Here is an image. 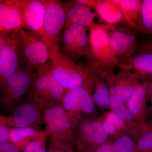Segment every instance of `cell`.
I'll return each instance as SVG.
<instances>
[{
    "label": "cell",
    "instance_id": "1",
    "mask_svg": "<svg viewBox=\"0 0 152 152\" xmlns=\"http://www.w3.org/2000/svg\"><path fill=\"white\" fill-rule=\"evenodd\" d=\"M52 76L66 90L83 86L92 77L93 71L88 64L77 62L59 52L47 65Z\"/></svg>",
    "mask_w": 152,
    "mask_h": 152
},
{
    "label": "cell",
    "instance_id": "2",
    "mask_svg": "<svg viewBox=\"0 0 152 152\" xmlns=\"http://www.w3.org/2000/svg\"><path fill=\"white\" fill-rule=\"evenodd\" d=\"M111 25L94 23L88 28L92 60L88 64L91 67L101 72L114 69L119 66L109 41V31Z\"/></svg>",
    "mask_w": 152,
    "mask_h": 152
},
{
    "label": "cell",
    "instance_id": "3",
    "mask_svg": "<svg viewBox=\"0 0 152 152\" xmlns=\"http://www.w3.org/2000/svg\"><path fill=\"white\" fill-rule=\"evenodd\" d=\"M66 91L52 76L47 66L38 72L25 98L34 103L45 112L59 104Z\"/></svg>",
    "mask_w": 152,
    "mask_h": 152
},
{
    "label": "cell",
    "instance_id": "4",
    "mask_svg": "<svg viewBox=\"0 0 152 152\" xmlns=\"http://www.w3.org/2000/svg\"><path fill=\"white\" fill-rule=\"evenodd\" d=\"M22 66L38 72L48 65L50 51L42 39L36 34L22 28L18 32Z\"/></svg>",
    "mask_w": 152,
    "mask_h": 152
},
{
    "label": "cell",
    "instance_id": "5",
    "mask_svg": "<svg viewBox=\"0 0 152 152\" xmlns=\"http://www.w3.org/2000/svg\"><path fill=\"white\" fill-rule=\"evenodd\" d=\"M38 72L21 66L8 79L0 91V112L12 114L22 102Z\"/></svg>",
    "mask_w": 152,
    "mask_h": 152
},
{
    "label": "cell",
    "instance_id": "6",
    "mask_svg": "<svg viewBox=\"0 0 152 152\" xmlns=\"http://www.w3.org/2000/svg\"><path fill=\"white\" fill-rule=\"evenodd\" d=\"M94 88L92 74V77L83 86L67 91L60 103L75 126L82 118L94 115L96 106L92 97Z\"/></svg>",
    "mask_w": 152,
    "mask_h": 152
},
{
    "label": "cell",
    "instance_id": "7",
    "mask_svg": "<svg viewBox=\"0 0 152 152\" xmlns=\"http://www.w3.org/2000/svg\"><path fill=\"white\" fill-rule=\"evenodd\" d=\"M45 121L51 142L76 148V128L60 104L45 111Z\"/></svg>",
    "mask_w": 152,
    "mask_h": 152
},
{
    "label": "cell",
    "instance_id": "8",
    "mask_svg": "<svg viewBox=\"0 0 152 152\" xmlns=\"http://www.w3.org/2000/svg\"><path fill=\"white\" fill-rule=\"evenodd\" d=\"M76 148L80 152H93L110 137L99 118H82L75 125Z\"/></svg>",
    "mask_w": 152,
    "mask_h": 152
},
{
    "label": "cell",
    "instance_id": "9",
    "mask_svg": "<svg viewBox=\"0 0 152 152\" xmlns=\"http://www.w3.org/2000/svg\"><path fill=\"white\" fill-rule=\"evenodd\" d=\"M45 7L44 28L56 55L60 52V42L66 25L67 12L74 2L57 0H41Z\"/></svg>",
    "mask_w": 152,
    "mask_h": 152
},
{
    "label": "cell",
    "instance_id": "10",
    "mask_svg": "<svg viewBox=\"0 0 152 152\" xmlns=\"http://www.w3.org/2000/svg\"><path fill=\"white\" fill-rule=\"evenodd\" d=\"M45 7L41 0H23L22 28L40 37L48 48L50 61L57 56L50 43L44 28Z\"/></svg>",
    "mask_w": 152,
    "mask_h": 152
},
{
    "label": "cell",
    "instance_id": "11",
    "mask_svg": "<svg viewBox=\"0 0 152 152\" xmlns=\"http://www.w3.org/2000/svg\"><path fill=\"white\" fill-rule=\"evenodd\" d=\"M111 25L109 31V41L119 65L134 56L139 47L138 33L128 26Z\"/></svg>",
    "mask_w": 152,
    "mask_h": 152
},
{
    "label": "cell",
    "instance_id": "12",
    "mask_svg": "<svg viewBox=\"0 0 152 152\" xmlns=\"http://www.w3.org/2000/svg\"><path fill=\"white\" fill-rule=\"evenodd\" d=\"M108 87L111 96L122 100L126 104L140 82L131 72L119 69L115 73L114 69L102 73Z\"/></svg>",
    "mask_w": 152,
    "mask_h": 152
},
{
    "label": "cell",
    "instance_id": "13",
    "mask_svg": "<svg viewBox=\"0 0 152 152\" xmlns=\"http://www.w3.org/2000/svg\"><path fill=\"white\" fill-rule=\"evenodd\" d=\"M18 32L11 33L8 42L0 50V91L8 79L22 66Z\"/></svg>",
    "mask_w": 152,
    "mask_h": 152
},
{
    "label": "cell",
    "instance_id": "14",
    "mask_svg": "<svg viewBox=\"0 0 152 152\" xmlns=\"http://www.w3.org/2000/svg\"><path fill=\"white\" fill-rule=\"evenodd\" d=\"M7 125L11 128L36 127L45 124V111L37 105L24 98L15 109L11 115H8Z\"/></svg>",
    "mask_w": 152,
    "mask_h": 152
},
{
    "label": "cell",
    "instance_id": "15",
    "mask_svg": "<svg viewBox=\"0 0 152 152\" xmlns=\"http://www.w3.org/2000/svg\"><path fill=\"white\" fill-rule=\"evenodd\" d=\"M23 0H0V31L10 33L22 28Z\"/></svg>",
    "mask_w": 152,
    "mask_h": 152
},
{
    "label": "cell",
    "instance_id": "16",
    "mask_svg": "<svg viewBox=\"0 0 152 152\" xmlns=\"http://www.w3.org/2000/svg\"><path fill=\"white\" fill-rule=\"evenodd\" d=\"M118 67L130 71L142 83L152 81V53L134 55Z\"/></svg>",
    "mask_w": 152,
    "mask_h": 152
},
{
    "label": "cell",
    "instance_id": "17",
    "mask_svg": "<svg viewBox=\"0 0 152 152\" xmlns=\"http://www.w3.org/2000/svg\"><path fill=\"white\" fill-rule=\"evenodd\" d=\"M147 83L140 82L126 103L136 121L139 124L147 122Z\"/></svg>",
    "mask_w": 152,
    "mask_h": 152
},
{
    "label": "cell",
    "instance_id": "18",
    "mask_svg": "<svg viewBox=\"0 0 152 152\" xmlns=\"http://www.w3.org/2000/svg\"><path fill=\"white\" fill-rule=\"evenodd\" d=\"M113 1L119 7L128 26L142 33V0Z\"/></svg>",
    "mask_w": 152,
    "mask_h": 152
},
{
    "label": "cell",
    "instance_id": "19",
    "mask_svg": "<svg viewBox=\"0 0 152 152\" xmlns=\"http://www.w3.org/2000/svg\"><path fill=\"white\" fill-rule=\"evenodd\" d=\"M48 134L45 129H39L36 127L11 128L9 142L21 152L32 141Z\"/></svg>",
    "mask_w": 152,
    "mask_h": 152
},
{
    "label": "cell",
    "instance_id": "20",
    "mask_svg": "<svg viewBox=\"0 0 152 152\" xmlns=\"http://www.w3.org/2000/svg\"><path fill=\"white\" fill-rule=\"evenodd\" d=\"M96 16V14L93 12L88 7L74 1L67 12L66 25H80L88 29L94 23Z\"/></svg>",
    "mask_w": 152,
    "mask_h": 152
},
{
    "label": "cell",
    "instance_id": "21",
    "mask_svg": "<svg viewBox=\"0 0 152 152\" xmlns=\"http://www.w3.org/2000/svg\"><path fill=\"white\" fill-rule=\"evenodd\" d=\"M94 88L92 97L95 105L101 110H110L111 95L102 72L92 69Z\"/></svg>",
    "mask_w": 152,
    "mask_h": 152
},
{
    "label": "cell",
    "instance_id": "22",
    "mask_svg": "<svg viewBox=\"0 0 152 152\" xmlns=\"http://www.w3.org/2000/svg\"><path fill=\"white\" fill-rule=\"evenodd\" d=\"M94 10L97 15L107 24L118 25L125 22L119 7L113 0H97Z\"/></svg>",
    "mask_w": 152,
    "mask_h": 152
},
{
    "label": "cell",
    "instance_id": "23",
    "mask_svg": "<svg viewBox=\"0 0 152 152\" xmlns=\"http://www.w3.org/2000/svg\"><path fill=\"white\" fill-rule=\"evenodd\" d=\"M136 144V152H152V130L146 123L138 124L128 132Z\"/></svg>",
    "mask_w": 152,
    "mask_h": 152
},
{
    "label": "cell",
    "instance_id": "24",
    "mask_svg": "<svg viewBox=\"0 0 152 152\" xmlns=\"http://www.w3.org/2000/svg\"><path fill=\"white\" fill-rule=\"evenodd\" d=\"M66 26H69L75 36L77 58L85 57L88 59V63L90 62L92 56L87 29L78 25L68 24Z\"/></svg>",
    "mask_w": 152,
    "mask_h": 152
},
{
    "label": "cell",
    "instance_id": "25",
    "mask_svg": "<svg viewBox=\"0 0 152 152\" xmlns=\"http://www.w3.org/2000/svg\"><path fill=\"white\" fill-rule=\"evenodd\" d=\"M110 110L124 121L129 130L139 124L136 121L126 104L118 98L111 96Z\"/></svg>",
    "mask_w": 152,
    "mask_h": 152
},
{
    "label": "cell",
    "instance_id": "26",
    "mask_svg": "<svg viewBox=\"0 0 152 152\" xmlns=\"http://www.w3.org/2000/svg\"><path fill=\"white\" fill-rule=\"evenodd\" d=\"M62 46L60 51L63 54L71 58H77L75 40L72 32L67 26L62 34Z\"/></svg>",
    "mask_w": 152,
    "mask_h": 152
},
{
    "label": "cell",
    "instance_id": "27",
    "mask_svg": "<svg viewBox=\"0 0 152 152\" xmlns=\"http://www.w3.org/2000/svg\"><path fill=\"white\" fill-rule=\"evenodd\" d=\"M141 13L142 34L152 36V0H142Z\"/></svg>",
    "mask_w": 152,
    "mask_h": 152
},
{
    "label": "cell",
    "instance_id": "28",
    "mask_svg": "<svg viewBox=\"0 0 152 152\" xmlns=\"http://www.w3.org/2000/svg\"><path fill=\"white\" fill-rule=\"evenodd\" d=\"M113 152H136V144L129 133L122 134L113 141Z\"/></svg>",
    "mask_w": 152,
    "mask_h": 152
},
{
    "label": "cell",
    "instance_id": "29",
    "mask_svg": "<svg viewBox=\"0 0 152 152\" xmlns=\"http://www.w3.org/2000/svg\"><path fill=\"white\" fill-rule=\"evenodd\" d=\"M100 118L110 124L121 135L128 133L129 131V128L124 121L112 111L107 112Z\"/></svg>",
    "mask_w": 152,
    "mask_h": 152
},
{
    "label": "cell",
    "instance_id": "30",
    "mask_svg": "<svg viewBox=\"0 0 152 152\" xmlns=\"http://www.w3.org/2000/svg\"><path fill=\"white\" fill-rule=\"evenodd\" d=\"M48 134L32 141L25 147L23 152H48L46 150Z\"/></svg>",
    "mask_w": 152,
    "mask_h": 152
},
{
    "label": "cell",
    "instance_id": "31",
    "mask_svg": "<svg viewBox=\"0 0 152 152\" xmlns=\"http://www.w3.org/2000/svg\"><path fill=\"white\" fill-rule=\"evenodd\" d=\"M147 83V122L152 119V81Z\"/></svg>",
    "mask_w": 152,
    "mask_h": 152
},
{
    "label": "cell",
    "instance_id": "32",
    "mask_svg": "<svg viewBox=\"0 0 152 152\" xmlns=\"http://www.w3.org/2000/svg\"><path fill=\"white\" fill-rule=\"evenodd\" d=\"M48 152H76L74 149L63 144L51 142Z\"/></svg>",
    "mask_w": 152,
    "mask_h": 152
},
{
    "label": "cell",
    "instance_id": "33",
    "mask_svg": "<svg viewBox=\"0 0 152 152\" xmlns=\"http://www.w3.org/2000/svg\"><path fill=\"white\" fill-rule=\"evenodd\" d=\"M11 129L10 127L0 123V143L9 142Z\"/></svg>",
    "mask_w": 152,
    "mask_h": 152
},
{
    "label": "cell",
    "instance_id": "34",
    "mask_svg": "<svg viewBox=\"0 0 152 152\" xmlns=\"http://www.w3.org/2000/svg\"><path fill=\"white\" fill-rule=\"evenodd\" d=\"M113 140H110L98 147L93 152H113Z\"/></svg>",
    "mask_w": 152,
    "mask_h": 152
},
{
    "label": "cell",
    "instance_id": "35",
    "mask_svg": "<svg viewBox=\"0 0 152 152\" xmlns=\"http://www.w3.org/2000/svg\"><path fill=\"white\" fill-rule=\"evenodd\" d=\"M0 152H21L10 142L0 143Z\"/></svg>",
    "mask_w": 152,
    "mask_h": 152
},
{
    "label": "cell",
    "instance_id": "36",
    "mask_svg": "<svg viewBox=\"0 0 152 152\" xmlns=\"http://www.w3.org/2000/svg\"><path fill=\"white\" fill-rule=\"evenodd\" d=\"M11 33L5 31H0V50L10 39Z\"/></svg>",
    "mask_w": 152,
    "mask_h": 152
},
{
    "label": "cell",
    "instance_id": "37",
    "mask_svg": "<svg viewBox=\"0 0 152 152\" xmlns=\"http://www.w3.org/2000/svg\"><path fill=\"white\" fill-rule=\"evenodd\" d=\"M142 53L152 51V40L148 39L142 42L140 45Z\"/></svg>",
    "mask_w": 152,
    "mask_h": 152
},
{
    "label": "cell",
    "instance_id": "38",
    "mask_svg": "<svg viewBox=\"0 0 152 152\" xmlns=\"http://www.w3.org/2000/svg\"><path fill=\"white\" fill-rule=\"evenodd\" d=\"M147 124L148 126L152 130V119L150 120L146 123Z\"/></svg>",
    "mask_w": 152,
    "mask_h": 152
},
{
    "label": "cell",
    "instance_id": "39",
    "mask_svg": "<svg viewBox=\"0 0 152 152\" xmlns=\"http://www.w3.org/2000/svg\"><path fill=\"white\" fill-rule=\"evenodd\" d=\"M4 115L0 114V123L3 124L4 122Z\"/></svg>",
    "mask_w": 152,
    "mask_h": 152
},
{
    "label": "cell",
    "instance_id": "40",
    "mask_svg": "<svg viewBox=\"0 0 152 152\" xmlns=\"http://www.w3.org/2000/svg\"><path fill=\"white\" fill-rule=\"evenodd\" d=\"M149 39L151 40H152V36H151V37H150V39Z\"/></svg>",
    "mask_w": 152,
    "mask_h": 152
},
{
    "label": "cell",
    "instance_id": "41",
    "mask_svg": "<svg viewBox=\"0 0 152 152\" xmlns=\"http://www.w3.org/2000/svg\"><path fill=\"white\" fill-rule=\"evenodd\" d=\"M145 53H152V51L151 52H145Z\"/></svg>",
    "mask_w": 152,
    "mask_h": 152
}]
</instances>
